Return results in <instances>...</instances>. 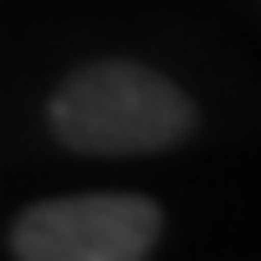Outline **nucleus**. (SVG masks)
<instances>
[{
	"label": "nucleus",
	"instance_id": "nucleus-1",
	"mask_svg": "<svg viewBox=\"0 0 261 261\" xmlns=\"http://www.w3.org/2000/svg\"><path fill=\"white\" fill-rule=\"evenodd\" d=\"M193 124V101L133 60H96L50 96V128L78 156H151L184 142Z\"/></svg>",
	"mask_w": 261,
	"mask_h": 261
},
{
	"label": "nucleus",
	"instance_id": "nucleus-2",
	"mask_svg": "<svg viewBox=\"0 0 261 261\" xmlns=\"http://www.w3.org/2000/svg\"><path fill=\"white\" fill-rule=\"evenodd\" d=\"M161 206L138 193H78L28 206L9 248L23 261H142L156 248Z\"/></svg>",
	"mask_w": 261,
	"mask_h": 261
}]
</instances>
